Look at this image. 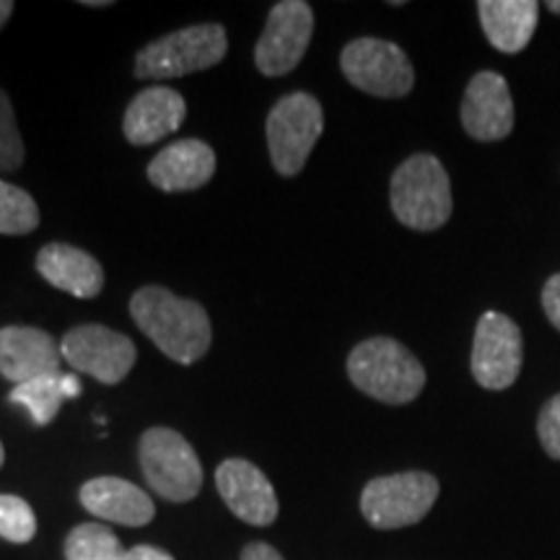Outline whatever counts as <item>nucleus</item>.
Returning a JSON list of instances; mask_svg holds the SVG:
<instances>
[{
    "mask_svg": "<svg viewBox=\"0 0 560 560\" xmlns=\"http://www.w3.org/2000/svg\"><path fill=\"white\" fill-rule=\"evenodd\" d=\"M548 9H550L552 13H556V16H560V0H550Z\"/></svg>",
    "mask_w": 560,
    "mask_h": 560,
    "instance_id": "7c9ffc66",
    "label": "nucleus"
},
{
    "mask_svg": "<svg viewBox=\"0 0 560 560\" xmlns=\"http://www.w3.org/2000/svg\"><path fill=\"white\" fill-rule=\"evenodd\" d=\"M348 376L363 395L384 405H408L425 387V369L402 342L363 340L350 350Z\"/></svg>",
    "mask_w": 560,
    "mask_h": 560,
    "instance_id": "f03ea898",
    "label": "nucleus"
},
{
    "mask_svg": "<svg viewBox=\"0 0 560 560\" xmlns=\"http://www.w3.org/2000/svg\"><path fill=\"white\" fill-rule=\"evenodd\" d=\"M524 361L522 330L501 312H486L475 327L470 369L482 389L503 392L520 380Z\"/></svg>",
    "mask_w": 560,
    "mask_h": 560,
    "instance_id": "1a4fd4ad",
    "label": "nucleus"
},
{
    "mask_svg": "<svg viewBox=\"0 0 560 560\" xmlns=\"http://www.w3.org/2000/svg\"><path fill=\"white\" fill-rule=\"evenodd\" d=\"M314 13L304 0H280L272 5L262 37L255 47V66L262 75H285L299 66L312 42Z\"/></svg>",
    "mask_w": 560,
    "mask_h": 560,
    "instance_id": "9d476101",
    "label": "nucleus"
},
{
    "mask_svg": "<svg viewBox=\"0 0 560 560\" xmlns=\"http://www.w3.org/2000/svg\"><path fill=\"white\" fill-rule=\"evenodd\" d=\"M542 310L550 325L560 332V272H556L542 289Z\"/></svg>",
    "mask_w": 560,
    "mask_h": 560,
    "instance_id": "a878e982",
    "label": "nucleus"
},
{
    "mask_svg": "<svg viewBox=\"0 0 560 560\" xmlns=\"http://www.w3.org/2000/svg\"><path fill=\"white\" fill-rule=\"evenodd\" d=\"M140 467L145 480L161 499L185 503L202 488V467L195 450L182 433L172 429H149L140 436Z\"/></svg>",
    "mask_w": 560,
    "mask_h": 560,
    "instance_id": "39448f33",
    "label": "nucleus"
},
{
    "mask_svg": "<svg viewBox=\"0 0 560 560\" xmlns=\"http://www.w3.org/2000/svg\"><path fill=\"white\" fill-rule=\"evenodd\" d=\"M130 314L143 335L156 342L161 353L182 366L200 361L213 340L208 312L198 301L174 296L161 285L140 289L130 299Z\"/></svg>",
    "mask_w": 560,
    "mask_h": 560,
    "instance_id": "f257e3e1",
    "label": "nucleus"
},
{
    "mask_svg": "<svg viewBox=\"0 0 560 560\" xmlns=\"http://www.w3.org/2000/svg\"><path fill=\"white\" fill-rule=\"evenodd\" d=\"M462 128L472 140L495 143L514 130V100L506 79L493 70H480L467 83L462 100Z\"/></svg>",
    "mask_w": 560,
    "mask_h": 560,
    "instance_id": "f8f14e48",
    "label": "nucleus"
},
{
    "mask_svg": "<svg viewBox=\"0 0 560 560\" xmlns=\"http://www.w3.org/2000/svg\"><path fill=\"white\" fill-rule=\"evenodd\" d=\"M11 13H13V3H11V0H0V30H3L5 21L11 19Z\"/></svg>",
    "mask_w": 560,
    "mask_h": 560,
    "instance_id": "c756f323",
    "label": "nucleus"
},
{
    "mask_svg": "<svg viewBox=\"0 0 560 560\" xmlns=\"http://www.w3.org/2000/svg\"><path fill=\"white\" fill-rule=\"evenodd\" d=\"M62 350L52 335L37 327H3L0 330V374L19 384L39 376L60 374Z\"/></svg>",
    "mask_w": 560,
    "mask_h": 560,
    "instance_id": "4468645a",
    "label": "nucleus"
},
{
    "mask_svg": "<svg viewBox=\"0 0 560 560\" xmlns=\"http://www.w3.org/2000/svg\"><path fill=\"white\" fill-rule=\"evenodd\" d=\"M226 30L219 24H198L166 34L145 45L136 58V75L140 81L182 79L213 68L226 58Z\"/></svg>",
    "mask_w": 560,
    "mask_h": 560,
    "instance_id": "20e7f679",
    "label": "nucleus"
},
{
    "mask_svg": "<svg viewBox=\"0 0 560 560\" xmlns=\"http://www.w3.org/2000/svg\"><path fill=\"white\" fill-rule=\"evenodd\" d=\"M37 535V516L30 503L19 495H0V537L9 542L24 545Z\"/></svg>",
    "mask_w": 560,
    "mask_h": 560,
    "instance_id": "5701e85b",
    "label": "nucleus"
},
{
    "mask_svg": "<svg viewBox=\"0 0 560 560\" xmlns=\"http://www.w3.org/2000/svg\"><path fill=\"white\" fill-rule=\"evenodd\" d=\"M3 462H5V452H3V444H0V467H3Z\"/></svg>",
    "mask_w": 560,
    "mask_h": 560,
    "instance_id": "473e14b6",
    "label": "nucleus"
},
{
    "mask_svg": "<svg viewBox=\"0 0 560 560\" xmlns=\"http://www.w3.org/2000/svg\"><path fill=\"white\" fill-rule=\"evenodd\" d=\"M439 499V480L431 472H397L366 482L361 514L374 529H402L425 520Z\"/></svg>",
    "mask_w": 560,
    "mask_h": 560,
    "instance_id": "423d86ee",
    "label": "nucleus"
},
{
    "mask_svg": "<svg viewBox=\"0 0 560 560\" xmlns=\"http://www.w3.org/2000/svg\"><path fill=\"white\" fill-rule=\"evenodd\" d=\"M128 560H174L170 552L153 548V545H136V548L128 550Z\"/></svg>",
    "mask_w": 560,
    "mask_h": 560,
    "instance_id": "cd10ccee",
    "label": "nucleus"
},
{
    "mask_svg": "<svg viewBox=\"0 0 560 560\" xmlns=\"http://www.w3.org/2000/svg\"><path fill=\"white\" fill-rule=\"evenodd\" d=\"M187 104L179 91L170 86H151L140 91L125 112L122 132L132 145H151L182 128Z\"/></svg>",
    "mask_w": 560,
    "mask_h": 560,
    "instance_id": "dca6fc26",
    "label": "nucleus"
},
{
    "mask_svg": "<svg viewBox=\"0 0 560 560\" xmlns=\"http://www.w3.org/2000/svg\"><path fill=\"white\" fill-rule=\"evenodd\" d=\"M537 436H540L545 454L560 462V392L542 405L540 416H537Z\"/></svg>",
    "mask_w": 560,
    "mask_h": 560,
    "instance_id": "393cba45",
    "label": "nucleus"
},
{
    "mask_svg": "<svg viewBox=\"0 0 560 560\" xmlns=\"http://www.w3.org/2000/svg\"><path fill=\"white\" fill-rule=\"evenodd\" d=\"M81 506L100 520L145 527L156 514L151 495L122 478H94L81 488Z\"/></svg>",
    "mask_w": 560,
    "mask_h": 560,
    "instance_id": "f3484780",
    "label": "nucleus"
},
{
    "mask_svg": "<svg viewBox=\"0 0 560 560\" xmlns=\"http://www.w3.org/2000/svg\"><path fill=\"white\" fill-rule=\"evenodd\" d=\"M240 560H285V558L268 542H249L247 548L242 550Z\"/></svg>",
    "mask_w": 560,
    "mask_h": 560,
    "instance_id": "bb28decb",
    "label": "nucleus"
},
{
    "mask_svg": "<svg viewBox=\"0 0 560 560\" xmlns=\"http://www.w3.org/2000/svg\"><path fill=\"white\" fill-rule=\"evenodd\" d=\"M62 392L66 397H79L81 395V382L75 374H62Z\"/></svg>",
    "mask_w": 560,
    "mask_h": 560,
    "instance_id": "c85d7f7f",
    "label": "nucleus"
},
{
    "mask_svg": "<svg viewBox=\"0 0 560 560\" xmlns=\"http://www.w3.org/2000/svg\"><path fill=\"white\" fill-rule=\"evenodd\" d=\"M392 213L412 231H436L450 221L454 200L444 164L431 153H418L397 166L389 185Z\"/></svg>",
    "mask_w": 560,
    "mask_h": 560,
    "instance_id": "7ed1b4c3",
    "label": "nucleus"
},
{
    "mask_svg": "<svg viewBox=\"0 0 560 560\" xmlns=\"http://www.w3.org/2000/svg\"><path fill=\"white\" fill-rule=\"evenodd\" d=\"M37 270L55 289L75 299H96L104 289V270L100 260L73 244H47L37 255Z\"/></svg>",
    "mask_w": 560,
    "mask_h": 560,
    "instance_id": "a211bd4d",
    "label": "nucleus"
},
{
    "mask_svg": "<svg viewBox=\"0 0 560 560\" xmlns=\"http://www.w3.org/2000/svg\"><path fill=\"white\" fill-rule=\"evenodd\" d=\"M66 560H128L120 537L104 524H79L66 540Z\"/></svg>",
    "mask_w": 560,
    "mask_h": 560,
    "instance_id": "412c9836",
    "label": "nucleus"
},
{
    "mask_svg": "<svg viewBox=\"0 0 560 560\" xmlns=\"http://www.w3.org/2000/svg\"><path fill=\"white\" fill-rule=\"evenodd\" d=\"M215 172V153L206 140H177L153 156L149 179L164 192H190L208 185Z\"/></svg>",
    "mask_w": 560,
    "mask_h": 560,
    "instance_id": "2eb2a0df",
    "label": "nucleus"
},
{
    "mask_svg": "<svg viewBox=\"0 0 560 560\" xmlns=\"http://www.w3.org/2000/svg\"><path fill=\"white\" fill-rule=\"evenodd\" d=\"M268 149L272 166L283 177H296L325 130V112L312 94L283 96L268 115Z\"/></svg>",
    "mask_w": 560,
    "mask_h": 560,
    "instance_id": "0eeeda50",
    "label": "nucleus"
},
{
    "mask_svg": "<svg viewBox=\"0 0 560 560\" xmlns=\"http://www.w3.org/2000/svg\"><path fill=\"white\" fill-rule=\"evenodd\" d=\"M9 400L30 412L37 425L52 423L62 408V402L68 400L66 392H62V374L39 376V380L19 384V387L11 389Z\"/></svg>",
    "mask_w": 560,
    "mask_h": 560,
    "instance_id": "aec40b11",
    "label": "nucleus"
},
{
    "mask_svg": "<svg viewBox=\"0 0 560 560\" xmlns=\"http://www.w3.org/2000/svg\"><path fill=\"white\" fill-rule=\"evenodd\" d=\"M39 226V208L26 190L0 179V234L24 236Z\"/></svg>",
    "mask_w": 560,
    "mask_h": 560,
    "instance_id": "4be33fe9",
    "label": "nucleus"
},
{
    "mask_svg": "<svg viewBox=\"0 0 560 560\" xmlns=\"http://www.w3.org/2000/svg\"><path fill=\"white\" fill-rule=\"evenodd\" d=\"M86 5H94V9H104V5H109L107 0H89Z\"/></svg>",
    "mask_w": 560,
    "mask_h": 560,
    "instance_id": "2f4dec72",
    "label": "nucleus"
},
{
    "mask_svg": "<svg viewBox=\"0 0 560 560\" xmlns=\"http://www.w3.org/2000/svg\"><path fill=\"white\" fill-rule=\"evenodd\" d=\"M340 68L355 89L382 100H400L410 94L416 70L400 45L376 37H361L346 45Z\"/></svg>",
    "mask_w": 560,
    "mask_h": 560,
    "instance_id": "6e6552de",
    "label": "nucleus"
},
{
    "mask_svg": "<svg viewBox=\"0 0 560 560\" xmlns=\"http://www.w3.org/2000/svg\"><path fill=\"white\" fill-rule=\"evenodd\" d=\"M24 164V140L19 136L11 100L0 89V172H16Z\"/></svg>",
    "mask_w": 560,
    "mask_h": 560,
    "instance_id": "b1692460",
    "label": "nucleus"
},
{
    "mask_svg": "<svg viewBox=\"0 0 560 560\" xmlns=\"http://www.w3.org/2000/svg\"><path fill=\"white\" fill-rule=\"evenodd\" d=\"M478 16L490 45L503 55H516L535 37L540 5L535 0H480Z\"/></svg>",
    "mask_w": 560,
    "mask_h": 560,
    "instance_id": "6ab92c4d",
    "label": "nucleus"
},
{
    "mask_svg": "<svg viewBox=\"0 0 560 560\" xmlns=\"http://www.w3.org/2000/svg\"><path fill=\"white\" fill-rule=\"evenodd\" d=\"M215 488L231 514L252 527H268L278 520V495L260 467L247 459H226L215 470Z\"/></svg>",
    "mask_w": 560,
    "mask_h": 560,
    "instance_id": "ddd939ff",
    "label": "nucleus"
},
{
    "mask_svg": "<svg viewBox=\"0 0 560 560\" xmlns=\"http://www.w3.org/2000/svg\"><path fill=\"white\" fill-rule=\"evenodd\" d=\"M60 350L62 361L102 384L122 382L136 363V346L128 335L104 325L75 327L62 338Z\"/></svg>",
    "mask_w": 560,
    "mask_h": 560,
    "instance_id": "9b49d317",
    "label": "nucleus"
}]
</instances>
